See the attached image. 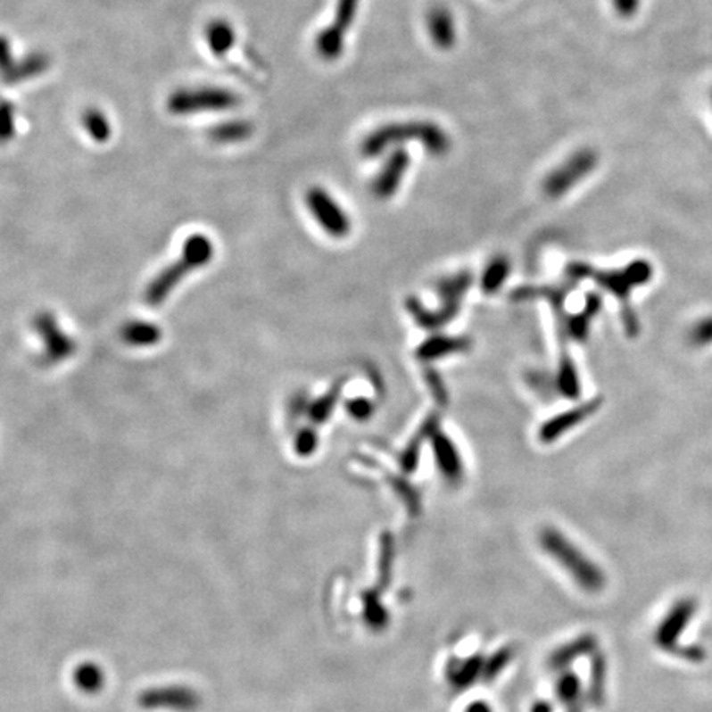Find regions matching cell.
<instances>
[{"label": "cell", "mask_w": 712, "mask_h": 712, "mask_svg": "<svg viewBox=\"0 0 712 712\" xmlns=\"http://www.w3.org/2000/svg\"><path fill=\"white\" fill-rule=\"evenodd\" d=\"M599 155L592 149H583L574 152L571 157L562 162L558 169L546 177L542 190L550 198H561L562 195L571 192L579 182H583L587 175L592 173L597 167Z\"/></svg>", "instance_id": "3"}, {"label": "cell", "mask_w": 712, "mask_h": 712, "mask_svg": "<svg viewBox=\"0 0 712 712\" xmlns=\"http://www.w3.org/2000/svg\"><path fill=\"white\" fill-rule=\"evenodd\" d=\"M470 274L462 272L452 276L449 279H443L437 284V292L443 297V305H455L460 307V299L464 297L465 292L470 287Z\"/></svg>", "instance_id": "19"}, {"label": "cell", "mask_w": 712, "mask_h": 712, "mask_svg": "<svg viewBox=\"0 0 712 712\" xmlns=\"http://www.w3.org/2000/svg\"><path fill=\"white\" fill-rule=\"evenodd\" d=\"M15 62H17V58L13 56L11 40L5 35H0V79H4L5 76L9 75Z\"/></svg>", "instance_id": "24"}, {"label": "cell", "mask_w": 712, "mask_h": 712, "mask_svg": "<svg viewBox=\"0 0 712 712\" xmlns=\"http://www.w3.org/2000/svg\"><path fill=\"white\" fill-rule=\"evenodd\" d=\"M17 134V108L0 96V145H5Z\"/></svg>", "instance_id": "21"}, {"label": "cell", "mask_w": 712, "mask_h": 712, "mask_svg": "<svg viewBox=\"0 0 712 712\" xmlns=\"http://www.w3.org/2000/svg\"><path fill=\"white\" fill-rule=\"evenodd\" d=\"M253 130L254 128L249 120L236 119V120H227V122L216 124L208 130V137H210V141L219 144V145L239 144V142L248 141L249 137L253 136Z\"/></svg>", "instance_id": "13"}, {"label": "cell", "mask_w": 712, "mask_h": 712, "mask_svg": "<svg viewBox=\"0 0 712 712\" xmlns=\"http://www.w3.org/2000/svg\"><path fill=\"white\" fill-rule=\"evenodd\" d=\"M338 388L340 385H336L330 394H325V398L313 404L312 418L315 421H324L325 418H328V414H332L335 402L338 400Z\"/></svg>", "instance_id": "23"}, {"label": "cell", "mask_w": 712, "mask_h": 712, "mask_svg": "<svg viewBox=\"0 0 712 712\" xmlns=\"http://www.w3.org/2000/svg\"><path fill=\"white\" fill-rule=\"evenodd\" d=\"M509 269H511L509 261L503 256L490 261L482 274V291L485 294H495L500 291V287H503V284L507 282Z\"/></svg>", "instance_id": "18"}, {"label": "cell", "mask_w": 712, "mask_h": 712, "mask_svg": "<svg viewBox=\"0 0 712 712\" xmlns=\"http://www.w3.org/2000/svg\"><path fill=\"white\" fill-rule=\"evenodd\" d=\"M427 29L431 33L432 42L441 48H451L455 44V23L451 12L445 9H435L427 19Z\"/></svg>", "instance_id": "14"}, {"label": "cell", "mask_w": 712, "mask_h": 712, "mask_svg": "<svg viewBox=\"0 0 712 712\" xmlns=\"http://www.w3.org/2000/svg\"><path fill=\"white\" fill-rule=\"evenodd\" d=\"M434 422H437V418H432V419H429V421L424 424V427L416 434V437L410 441L408 449L402 453V457H401V465H402L404 470H412V468L418 465L422 441L431 439L432 434L437 431V427H435Z\"/></svg>", "instance_id": "20"}, {"label": "cell", "mask_w": 712, "mask_h": 712, "mask_svg": "<svg viewBox=\"0 0 712 712\" xmlns=\"http://www.w3.org/2000/svg\"><path fill=\"white\" fill-rule=\"evenodd\" d=\"M591 412H592V404L584 406V408H577V410H569V412H562L559 416L552 418V419L546 422L542 427H540V434H538V435H540V441L546 443L558 441L564 432L571 431L574 426H577V424L583 421L584 418H587Z\"/></svg>", "instance_id": "11"}, {"label": "cell", "mask_w": 712, "mask_h": 712, "mask_svg": "<svg viewBox=\"0 0 712 712\" xmlns=\"http://www.w3.org/2000/svg\"><path fill=\"white\" fill-rule=\"evenodd\" d=\"M468 348V342L465 338H459V336H445V335H435L429 340H426L419 350H418V358L424 360V361H432V360H441L445 356L453 355V353H460Z\"/></svg>", "instance_id": "12"}, {"label": "cell", "mask_w": 712, "mask_h": 712, "mask_svg": "<svg viewBox=\"0 0 712 712\" xmlns=\"http://www.w3.org/2000/svg\"><path fill=\"white\" fill-rule=\"evenodd\" d=\"M617 15L622 19H630L640 9V0H612Z\"/></svg>", "instance_id": "27"}, {"label": "cell", "mask_w": 712, "mask_h": 712, "mask_svg": "<svg viewBox=\"0 0 712 712\" xmlns=\"http://www.w3.org/2000/svg\"><path fill=\"white\" fill-rule=\"evenodd\" d=\"M52 65V58L44 52H33V54L23 56L22 60H17L15 65L9 71V75L2 79L5 85H21L25 81H32L35 78L44 75Z\"/></svg>", "instance_id": "9"}, {"label": "cell", "mask_w": 712, "mask_h": 712, "mask_svg": "<svg viewBox=\"0 0 712 712\" xmlns=\"http://www.w3.org/2000/svg\"><path fill=\"white\" fill-rule=\"evenodd\" d=\"M558 385L562 389L564 394H567L569 398H574L579 393V386H577V378H575V371L569 361H564L561 365V371H559V378H558Z\"/></svg>", "instance_id": "22"}, {"label": "cell", "mask_w": 712, "mask_h": 712, "mask_svg": "<svg viewBox=\"0 0 712 712\" xmlns=\"http://www.w3.org/2000/svg\"><path fill=\"white\" fill-rule=\"evenodd\" d=\"M358 5L360 0H338L332 27L328 25L315 40V50L324 60H335L344 52L345 35L355 21Z\"/></svg>", "instance_id": "5"}, {"label": "cell", "mask_w": 712, "mask_h": 712, "mask_svg": "<svg viewBox=\"0 0 712 712\" xmlns=\"http://www.w3.org/2000/svg\"><path fill=\"white\" fill-rule=\"evenodd\" d=\"M241 104V97L231 87H178L167 97V111L175 118L205 114V112H227Z\"/></svg>", "instance_id": "2"}, {"label": "cell", "mask_w": 712, "mask_h": 712, "mask_svg": "<svg viewBox=\"0 0 712 712\" xmlns=\"http://www.w3.org/2000/svg\"><path fill=\"white\" fill-rule=\"evenodd\" d=\"M692 612V604L690 602H683V604L676 605V609L666 617L665 624L661 625L658 630V643L663 648H668L671 642H675L676 638L680 637V630L683 626L686 625L688 618Z\"/></svg>", "instance_id": "16"}, {"label": "cell", "mask_w": 712, "mask_h": 712, "mask_svg": "<svg viewBox=\"0 0 712 712\" xmlns=\"http://www.w3.org/2000/svg\"><path fill=\"white\" fill-rule=\"evenodd\" d=\"M346 410L350 412V416L358 421H365L371 414H373V404L371 401L358 398V400L350 401L346 404Z\"/></svg>", "instance_id": "25"}, {"label": "cell", "mask_w": 712, "mask_h": 712, "mask_svg": "<svg viewBox=\"0 0 712 712\" xmlns=\"http://www.w3.org/2000/svg\"><path fill=\"white\" fill-rule=\"evenodd\" d=\"M307 206L317 225L328 236L344 239L352 233V219L345 210L324 188L315 186L307 192Z\"/></svg>", "instance_id": "4"}, {"label": "cell", "mask_w": 712, "mask_h": 712, "mask_svg": "<svg viewBox=\"0 0 712 712\" xmlns=\"http://www.w3.org/2000/svg\"><path fill=\"white\" fill-rule=\"evenodd\" d=\"M410 157L406 152L401 149L393 152L373 182V194L377 195L379 200H389L400 190L402 178L406 177V170L410 169Z\"/></svg>", "instance_id": "8"}, {"label": "cell", "mask_w": 712, "mask_h": 712, "mask_svg": "<svg viewBox=\"0 0 712 712\" xmlns=\"http://www.w3.org/2000/svg\"><path fill=\"white\" fill-rule=\"evenodd\" d=\"M317 443H319L317 434L310 429H305L297 439V452L301 455H310L315 451Z\"/></svg>", "instance_id": "26"}, {"label": "cell", "mask_w": 712, "mask_h": 712, "mask_svg": "<svg viewBox=\"0 0 712 712\" xmlns=\"http://www.w3.org/2000/svg\"><path fill=\"white\" fill-rule=\"evenodd\" d=\"M205 44L215 58H225L236 45V30L227 19H215L206 23Z\"/></svg>", "instance_id": "10"}, {"label": "cell", "mask_w": 712, "mask_h": 712, "mask_svg": "<svg viewBox=\"0 0 712 712\" xmlns=\"http://www.w3.org/2000/svg\"><path fill=\"white\" fill-rule=\"evenodd\" d=\"M431 443L435 464L443 478H447L449 482L460 480L464 476V459L457 443L441 431L432 434Z\"/></svg>", "instance_id": "7"}, {"label": "cell", "mask_w": 712, "mask_h": 712, "mask_svg": "<svg viewBox=\"0 0 712 712\" xmlns=\"http://www.w3.org/2000/svg\"><path fill=\"white\" fill-rule=\"evenodd\" d=\"M73 681H75L78 690L87 692V694H96L103 690L104 673L97 666L96 663H81L75 668Z\"/></svg>", "instance_id": "17"}, {"label": "cell", "mask_w": 712, "mask_h": 712, "mask_svg": "<svg viewBox=\"0 0 712 712\" xmlns=\"http://www.w3.org/2000/svg\"><path fill=\"white\" fill-rule=\"evenodd\" d=\"M81 126L96 144H104L112 137V124L108 114L99 108H87L81 116Z\"/></svg>", "instance_id": "15"}, {"label": "cell", "mask_w": 712, "mask_h": 712, "mask_svg": "<svg viewBox=\"0 0 712 712\" xmlns=\"http://www.w3.org/2000/svg\"><path fill=\"white\" fill-rule=\"evenodd\" d=\"M408 139L421 142L424 149L432 155H443L452 144L445 130L434 122H402L388 124L368 134L361 144V152L365 157L375 159L388 151L391 145H398Z\"/></svg>", "instance_id": "1"}, {"label": "cell", "mask_w": 712, "mask_h": 712, "mask_svg": "<svg viewBox=\"0 0 712 712\" xmlns=\"http://www.w3.org/2000/svg\"><path fill=\"white\" fill-rule=\"evenodd\" d=\"M137 702L147 711L194 712L200 706V696L186 686H163L144 691Z\"/></svg>", "instance_id": "6"}]
</instances>
